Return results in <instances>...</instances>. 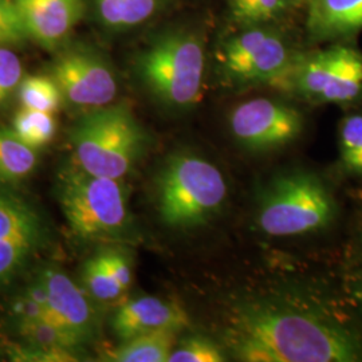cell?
I'll use <instances>...</instances> for the list:
<instances>
[{
    "mask_svg": "<svg viewBox=\"0 0 362 362\" xmlns=\"http://www.w3.org/2000/svg\"><path fill=\"white\" fill-rule=\"evenodd\" d=\"M148 136L128 105L93 109L71 132L76 165L91 175L122 180L141 158Z\"/></svg>",
    "mask_w": 362,
    "mask_h": 362,
    "instance_id": "3957f363",
    "label": "cell"
},
{
    "mask_svg": "<svg viewBox=\"0 0 362 362\" xmlns=\"http://www.w3.org/2000/svg\"><path fill=\"white\" fill-rule=\"evenodd\" d=\"M118 285L127 293L133 282V269L129 254L122 248H105L101 251Z\"/></svg>",
    "mask_w": 362,
    "mask_h": 362,
    "instance_id": "f1b7e54d",
    "label": "cell"
},
{
    "mask_svg": "<svg viewBox=\"0 0 362 362\" xmlns=\"http://www.w3.org/2000/svg\"><path fill=\"white\" fill-rule=\"evenodd\" d=\"M19 332L27 345L43 349L74 350L82 345L76 337L70 334L64 327L46 318L19 324Z\"/></svg>",
    "mask_w": 362,
    "mask_h": 362,
    "instance_id": "7402d4cb",
    "label": "cell"
},
{
    "mask_svg": "<svg viewBox=\"0 0 362 362\" xmlns=\"http://www.w3.org/2000/svg\"><path fill=\"white\" fill-rule=\"evenodd\" d=\"M57 194L79 239L106 240L127 231L129 214L122 180L91 175L74 164L59 172Z\"/></svg>",
    "mask_w": 362,
    "mask_h": 362,
    "instance_id": "5b68a950",
    "label": "cell"
},
{
    "mask_svg": "<svg viewBox=\"0 0 362 362\" xmlns=\"http://www.w3.org/2000/svg\"><path fill=\"white\" fill-rule=\"evenodd\" d=\"M49 293L46 320L64 327L83 345L95 336L97 315L85 293L65 272L49 267L39 275Z\"/></svg>",
    "mask_w": 362,
    "mask_h": 362,
    "instance_id": "8fae6325",
    "label": "cell"
},
{
    "mask_svg": "<svg viewBox=\"0 0 362 362\" xmlns=\"http://www.w3.org/2000/svg\"><path fill=\"white\" fill-rule=\"evenodd\" d=\"M13 313H15L19 324L40 321L47 317V309L45 306H42L37 300H34L33 298L28 297L25 293H23V296H21L15 300Z\"/></svg>",
    "mask_w": 362,
    "mask_h": 362,
    "instance_id": "f546056e",
    "label": "cell"
},
{
    "mask_svg": "<svg viewBox=\"0 0 362 362\" xmlns=\"http://www.w3.org/2000/svg\"><path fill=\"white\" fill-rule=\"evenodd\" d=\"M202 39L191 31H169L137 55L136 70L161 104L175 109L194 106L203 88L206 55Z\"/></svg>",
    "mask_w": 362,
    "mask_h": 362,
    "instance_id": "277c9868",
    "label": "cell"
},
{
    "mask_svg": "<svg viewBox=\"0 0 362 362\" xmlns=\"http://www.w3.org/2000/svg\"><path fill=\"white\" fill-rule=\"evenodd\" d=\"M27 39L26 34L15 31L13 28L0 26V47H11L22 45Z\"/></svg>",
    "mask_w": 362,
    "mask_h": 362,
    "instance_id": "1f68e13d",
    "label": "cell"
},
{
    "mask_svg": "<svg viewBox=\"0 0 362 362\" xmlns=\"http://www.w3.org/2000/svg\"><path fill=\"white\" fill-rule=\"evenodd\" d=\"M188 324V314L177 303L161 298L140 297L118 308L112 329L121 341H127L157 330H182Z\"/></svg>",
    "mask_w": 362,
    "mask_h": 362,
    "instance_id": "4fadbf2b",
    "label": "cell"
},
{
    "mask_svg": "<svg viewBox=\"0 0 362 362\" xmlns=\"http://www.w3.org/2000/svg\"><path fill=\"white\" fill-rule=\"evenodd\" d=\"M43 247L22 240L0 242V288L10 285Z\"/></svg>",
    "mask_w": 362,
    "mask_h": 362,
    "instance_id": "603a6c76",
    "label": "cell"
},
{
    "mask_svg": "<svg viewBox=\"0 0 362 362\" xmlns=\"http://www.w3.org/2000/svg\"><path fill=\"white\" fill-rule=\"evenodd\" d=\"M226 342L246 362H354L362 360L358 338L315 314L274 303L238 306L228 320Z\"/></svg>",
    "mask_w": 362,
    "mask_h": 362,
    "instance_id": "6da1fadb",
    "label": "cell"
},
{
    "mask_svg": "<svg viewBox=\"0 0 362 362\" xmlns=\"http://www.w3.org/2000/svg\"><path fill=\"white\" fill-rule=\"evenodd\" d=\"M306 26L317 40L348 38L362 30V0H310Z\"/></svg>",
    "mask_w": 362,
    "mask_h": 362,
    "instance_id": "5bb4252c",
    "label": "cell"
},
{
    "mask_svg": "<svg viewBox=\"0 0 362 362\" xmlns=\"http://www.w3.org/2000/svg\"><path fill=\"white\" fill-rule=\"evenodd\" d=\"M52 77L67 103L97 109L116 98V74L101 54L77 47L62 52L52 64Z\"/></svg>",
    "mask_w": 362,
    "mask_h": 362,
    "instance_id": "30bf717a",
    "label": "cell"
},
{
    "mask_svg": "<svg viewBox=\"0 0 362 362\" xmlns=\"http://www.w3.org/2000/svg\"><path fill=\"white\" fill-rule=\"evenodd\" d=\"M19 98L23 107L55 113L62 104L64 94L52 76H30L19 85Z\"/></svg>",
    "mask_w": 362,
    "mask_h": 362,
    "instance_id": "ffe728a7",
    "label": "cell"
},
{
    "mask_svg": "<svg viewBox=\"0 0 362 362\" xmlns=\"http://www.w3.org/2000/svg\"><path fill=\"white\" fill-rule=\"evenodd\" d=\"M13 361L31 362H70L77 361L73 350L43 349L31 345H13L8 351Z\"/></svg>",
    "mask_w": 362,
    "mask_h": 362,
    "instance_id": "83f0119b",
    "label": "cell"
},
{
    "mask_svg": "<svg viewBox=\"0 0 362 362\" xmlns=\"http://www.w3.org/2000/svg\"><path fill=\"white\" fill-rule=\"evenodd\" d=\"M47 233L38 209L0 182V242L22 240L45 246Z\"/></svg>",
    "mask_w": 362,
    "mask_h": 362,
    "instance_id": "9a60e30c",
    "label": "cell"
},
{
    "mask_svg": "<svg viewBox=\"0 0 362 362\" xmlns=\"http://www.w3.org/2000/svg\"><path fill=\"white\" fill-rule=\"evenodd\" d=\"M339 158L350 173L362 176V116L345 117L339 125Z\"/></svg>",
    "mask_w": 362,
    "mask_h": 362,
    "instance_id": "cb8c5ba5",
    "label": "cell"
},
{
    "mask_svg": "<svg viewBox=\"0 0 362 362\" xmlns=\"http://www.w3.org/2000/svg\"><path fill=\"white\" fill-rule=\"evenodd\" d=\"M228 197L220 169L191 152L169 156L156 179V204L172 230L189 231L215 219Z\"/></svg>",
    "mask_w": 362,
    "mask_h": 362,
    "instance_id": "7a4b0ae2",
    "label": "cell"
},
{
    "mask_svg": "<svg viewBox=\"0 0 362 362\" xmlns=\"http://www.w3.org/2000/svg\"><path fill=\"white\" fill-rule=\"evenodd\" d=\"M334 216L336 203L324 182L313 173L293 170L263 189L255 220L262 233L288 238L324 230Z\"/></svg>",
    "mask_w": 362,
    "mask_h": 362,
    "instance_id": "8992f818",
    "label": "cell"
},
{
    "mask_svg": "<svg viewBox=\"0 0 362 362\" xmlns=\"http://www.w3.org/2000/svg\"><path fill=\"white\" fill-rule=\"evenodd\" d=\"M0 26L26 34L15 0H0Z\"/></svg>",
    "mask_w": 362,
    "mask_h": 362,
    "instance_id": "4dcf8cb0",
    "label": "cell"
},
{
    "mask_svg": "<svg viewBox=\"0 0 362 362\" xmlns=\"http://www.w3.org/2000/svg\"><path fill=\"white\" fill-rule=\"evenodd\" d=\"M37 149L23 143L13 129L0 127V182L25 180L37 167Z\"/></svg>",
    "mask_w": 362,
    "mask_h": 362,
    "instance_id": "ac0fdd59",
    "label": "cell"
},
{
    "mask_svg": "<svg viewBox=\"0 0 362 362\" xmlns=\"http://www.w3.org/2000/svg\"><path fill=\"white\" fill-rule=\"evenodd\" d=\"M22 79L23 66L21 59L8 47H0V106L19 89Z\"/></svg>",
    "mask_w": 362,
    "mask_h": 362,
    "instance_id": "4316f807",
    "label": "cell"
},
{
    "mask_svg": "<svg viewBox=\"0 0 362 362\" xmlns=\"http://www.w3.org/2000/svg\"><path fill=\"white\" fill-rule=\"evenodd\" d=\"M287 79L314 103H354L362 97V55L348 46L313 52L296 59Z\"/></svg>",
    "mask_w": 362,
    "mask_h": 362,
    "instance_id": "52a82bcc",
    "label": "cell"
},
{
    "mask_svg": "<svg viewBox=\"0 0 362 362\" xmlns=\"http://www.w3.org/2000/svg\"><path fill=\"white\" fill-rule=\"evenodd\" d=\"M226 353L211 338L188 336L182 338L172 350L168 362H223Z\"/></svg>",
    "mask_w": 362,
    "mask_h": 362,
    "instance_id": "484cf974",
    "label": "cell"
},
{
    "mask_svg": "<svg viewBox=\"0 0 362 362\" xmlns=\"http://www.w3.org/2000/svg\"><path fill=\"white\" fill-rule=\"evenodd\" d=\"M27 37L45 49H57L74 31L85 0H15Z\"/></svg>",
    "mask_w": 362,
    "mask_h": 362,
    "instance_id": "7c38bea8",
    "label": "cell"
},
{
    "mask_svg": "<svg viewBox=\"0 0 362 362\" xmlns=\"http://www.w3.org/2000/svg\"><path fill=\"white\" fill-rule=\"evenodd\" d=\"M163 3L164 0H94V7L104 26L127 30L151 19Z\"/></svg>",
    "mask_w": 362,
    "mask_h": 362,
    "instance_id": "e0dca14e",
    "label": "cell"
},
{
    "mask_svg": "<svg viewBox=\"0 0 362 362\" xmlns=\"http://www.w3.org/2000/svg\"><path fill=\"white\" fill-rule=\"evenodd\" d=\"M361 298H362V291H361Z\"/></svg>",
    "mask_w": 362,
    "mask_h": 362,
    "instance_id": "d6a6232c",
    "label": "cell"
},
{
    "mask_svg": "<svg viewBox=\"0 0 362 362\" xmlns=\"http://www.w3.org/2000/svg\"><path fill=\"white\" fill-rule=\"evenodd\" d=\"M82 282L91 297L101 302L115 300L125 293L118 285L101 251L85 262Z\"/></svg>",
    "mask_w": 362,
    "mask_h": 362,
    "instance_id": "44dd1931",
    "label": "cell"
},
{
    "mask_svg": "<svg viewBox=\"0 0 362 362\" xmlns=\"http://www.w3.org/2000/svg\"><path fill=\"white\" fill-rule=\"evenodd\" d=\"M220 62L224 76L233 83L257 85L287 79L296 59L281 35L251 26L227 40Z\"/></svg>",
    "mask_w": 362,
    "mask_h": 362,
    "instance_id": "ba28073f",
    "label": "cell"
},
{
    "mask_svg": "<svg viewBox=\"0 0 362 362\" xmlns=\"http://www.w3.org/2000/svg\"><path fill=\"white\" fill-rule=\"evenodd\" d=\"M180 330L165 329L133 337L122 341L116 349L107 353V360L115 362H168L177 344Z\"/></svg>",
    "mask_w": 362,
    "mask_h": 362,
    "instance_id": "2e32d148",
    "label": "cell"
},
{
    "mask_svg": "<svg viewBox=\"0 0 362 362\" xmlns=\"http://www.w3.org/2000/svg\"><path fill=\"white\" fill-rule=\"evenodd\" d=\"M291 0H230L233 21L243 26H260L285 13Z\"/></svg>",
    "mask_w": 362,
    "mask_h": 362,
    "instance_id": "d4e9b609",
    "label": "cell"
},
{
    "mask_svg": "<svg viewBox=\"0 0 362 362\" xmlns=\"http://www.w3.org/2000/svg\"><path fill=\"white\" fill-rule=\"evenodd\" d=\"M230 129L247 151L270 152L297 140L303 130V117L290 105L254 98L233 107Z\"/></svg>",
    "mask_w": 362,
    "mask_h": 362,
    "instance_id": "9c48e42d",
    "label": "cell"
},
{
    "mask_svg": "<svg viewBox=\"0 0 362 362\" xmlns=\"http://www.w3.org/2000/svg\"><path fill=\"white\" fill-rule=\"evenodd\" d=\"M15 134L33 149L50 143L57 132L54 113L22 107L13 118Z\"/></svg>",
    "mask_w": 362,
    "mask_h": 362,
    "instance_id": "d6986e66",
    "label": "cell"
}]
</instances>
